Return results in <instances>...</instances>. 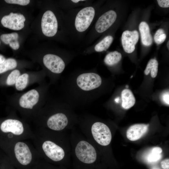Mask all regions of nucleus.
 <instances>
[{
    "instance_id": "f257e3e1",
    "label": "nucleus",
    "mask_w": 169,
    "mask_h": 169,
    "mask_svg": "<svg viewBox=\"0 0 169 169\" xmlns=\"http://www.w3.org/2000/svg\"><path fill=\"white\" fill-rule=\"evenodd\" d=\"M79 131L96 148L98 146L105 147L110 144L112 138L111 131L105 123L92 121L79 124Z\"/></svg>"
},
{
    "instance_id": "f03ea898",
    "label": "nucleus",
    "mask_w": 169,
    "mask_h": 169,
    "mask_svg": "<svg viewBox=\"0 0 169 169\" xmlns=\"http://www.w3.org/2000/svg\"><path fill=\"white\" fill-rule=\"evenodd\" d=\"M75 122V120H72L68 114L61 112L51 115L47 119L46 125L50 130L64 131L72 129Z\"/></svg>"
},
{
    "instance_id": "7ed1b4c3",
    "label": "nucleus",
    "mask_w": 169,
    "mask_h": 169,
    "mask_svg": "<svg viewBox=\"0 0 169 169\" xmlns=\"http://www.w3.org/2000/svg\"><path fill=\"white\" fill-rule=\"evenodd\" d=\"M94 8L88 7L81 9L75 18L74 25L76 30L82 32L86 30L92 22L95 15Z\"/></svg>"
},
{
    "instance_id": "20e7f679",
    "label": "nucleus",
    "mask_w": 169,
    "mask_h": 169,
    "mask_svg": "<svg viewBox=\"0 0 169 169\" xmlns=\"http://www.w3.org/2000/svg\"><path fill=\"white\" fill-rule=\"evenodd\" d=\"M102 83V79L98 74L92 72L79 75L76 79L78 87L84 91H90L99 87Z\"/></svg>"
},
{
    "instance_id": "39448f33",
    "label": "nucleus",
    "mask_w": 169,
    "mask_h": 169,
    "mask_svg": "<svg viewBox=\"0 0 169 169\" xmlns=\"http://www.w3.org/2000/svg\"><path fill=\"white\" fill-rule=\"evenodd\" d=\"M41 26L42 32L46 36L52 37L56 33L58 24L54 13L48 10L43 14L41 20Z\"/></svg>"
},
{
    "instance_id": "423d86ee",
    "label": "nucleus",
    "mask_w": 169,
    "mask_h": 169,
    "mask_svg": "<svg viewBox=\"0 0 169 169\" xmlns=\"http://www.w3.org/2000/svg\"><path fill=\"white\" fill-rule=\"evenodd\" d=\"M25 21L24 16L22 14L11 13L3 16L1 23L3 27L15 30H20L24 26Z\"/></svg>"
},
{
    "instance_id": "0eeeda50",
    "label": "nucleus",
    "mask_w": 169,
    "mask_h": 169,
    "mask_svg": "<svg viewBox=\"0 0 169 169\" xmlns=\"http://www.w3.org/2000/svg\"><path fill=\"white\" fill-rule=\"evenodd\" d=\"M43 62L45 67L52 72L56 74L61 73L65 67L63 60L56 55L48 54L43 57Z\"/></svg>"
},
{
    "instance_id": "6e6552de",
    "label": "nucleus",
    "mask_w": 169,
    "mask_h": 169,
    "mask_svg": "<svg viewBox=\"0 0 169 169\" xmlns=\"http://www.w3.org/2000/svg\"><path fill=\"white\" fill-rule=\"evenodd\" d=\"M15 157L20 163L23 165L29 164L32 160L31 152L28 146L25 143L18 142L14 146Z\"/></svg>"
},
{
    "instance_id": "1a4fd4ad",
    "label": "nucleus",
    "mask_w": 169,
    "mask_h": 169,
    "mask_svg": "<svg viewBox=\"0 0 169 169\" xmlns=\"http://www.w3.org/2000/svg\"><path fill=\"white\" fill-rule=\"evenodd\" d=\"M117 17L116 12L113 10L108 11L101 15L95 25V29L99 33H102L108 29L114 23Z\"/></svg>"
},
{
    "instance_id": "9d476101",
    "label": "nucleus",
    "mask_w": 169,
    "mask_h": 169,
    "mask_svg": "<svg viewBox=\"0 0 169 169\" xmlns=\"http://www.w3.org/2000/svg\"><path fill=\"white\" fill-rule=\"evenodd\" d=\"M139 33L136 30H125L122 33L121 42L125 51L128 53L133 52L139 39Z\"/></svg>"
},
{
    "instance_id": "9b49d317",
    "label": "nucleus",
    "mask_w": 169,
    "mask_h": 169,
    "mask_svg": "<svg viewBox=\"0 0 169 169\" xmlns=\"http://www.w3.org/2000/svg\"><path fill=\"white\" fill-rule=\"evenodd\" d=\"M0 129L3 133L11 132L16 135H20L24 131L22 123L18 120L12 119H7L3 121L0 125Z\"/></svg>"
},
{
    "instance_id": "f8f14e48",
    "label": "nucleus",
    "mask_w": 169,
    "mask_h": 169,
    "mask_svg": "<svg viewBox=\"0 0 169 169\" xmlns=\"http://www.w3.org/2000/svg\"><path fill=\"white\" fill-rule=\"evenodd\" d=\"M39 95L36 90H31L23 95L19 100V104L22 108L32 109L38 102Z\"/></svg>"
},
{
    "instance_id": "ddd939ff",
    "label": "nucleus",
    "mask_w": 169,
    "mask_h": 169,
    "mask_svg": "<svg viewBox=\"0 0 169 169\" xmlns=\"http://www.w3.org/2000/svg\"><path fill=\"white\" fill-rule=\"evenodd\" d=\"M149 125L136 124L131 126L126 132L127 137L131 141H135L141 137L147 131Z\"/></svg>"
},
{
    "instance_id": "4468645a",
    "label": "nucleus",
    "mask_w": 169,
    "mask_h": 169,
    "mask_svg": "<svg viewBox=\"0 0 169 169\" xmlns=\"http://www.w3.org/2000/svg\"><path fill=\"white\" fill-rule=\"evenodd\" d=\"M139 29L142 44L146 46L151 45L152 43V38L147 23L145 22H141L139 25Z\"/></svg>"
},
{
    "instance_id": "2eb2a0df",
    "label": "nucleus",
    "mask_w": 169,
    "mask_h": 169,
    "mask_svg": "<svg viewBox=\"0 0 169 169\" xmlns=\"http://www.w3.org/2000/svg\"><path fill=\"white\" fill-rule=\"evenodd\" d=\"M122 106L128 109L132 107L136 102L135 97L132 91L128 89H124L122 92Z\"/></svg>"
},
{
    "instance_id": "dca6fc26",
    "label": "nucleus",
    "mask_w": 169,
    "mask_h": 169,
    "mask_svg": "<svg viewBox=\"0 0 169 169\" xmlns=\"http://www.w3.org/2000/svg\"><path fill=\"white\" fill-rule=\"evenodd\" d=\"M122 55L117 51H114L108 54L105 56L104 61L109 66H113L117 64L121 59Z\"/></svg>"
},
{
    "instance_id": "f3484780",
    "label": "nucleus",
    "mask_w": 169,
    "mask_h": 169,
    "mask_svg": "<svg viewBox=\"0 0 169 169\" xmlns=\"http://www.w3.org/2000/svg\"><path fill=\"white\" fill-rule=\"evenodd\" d=\"M113 40L112 36H106L95 45L94 48L95 50L98 52L106 50L110 47Z\"/></svg>"
},
{
    "instance_id": "a211bd4d",
    "label": "nucleus",
    "mask_w": 169,
    "mask_h": 169,
    "mask_svg": "<svg viewBox=\"0 0 169 169\" xmlns=\"http://www.w3.org/2000/svg\"><path fill=\"white\" fill-rule=\"evenodd\" d=\"M158 62L155 59H151L148 63L144 71L145 75H147L150 71L151 77L152 78H155L158 73Z\"/></svg>"
},
{
    "instance_id": "6ab92c4d",
    "label": "nucleus",
    "mask_w": 169,
    "mask_h": 169,
    "mask_svg": "<svg viewBox=\"0 0 169 169\" xmlns=\"http://www.w3.org/2000/svg\"><path fill=\"white\" fill-rule=\"evenodd\" d=\"M17 66L16 60L12 58H9L0 64V74L15 68Z\"/></svg>"
},
{
    "instance_id": "aec40b11",
    "label": "nucleus",
    "mask_w": 169,
    "mask_h": 169,
    "mask_svg": "<svg viewBox=\"0 0 169 169\" xmlns=\"http://www.w3.org/2000/svg\"><path fill=\"white\" fill-rule=\"evenodd\" d=\"M28 81V75L24 73L20 75L16 83L15 87L18 90H22L26 87Z\"/></svg>"
},
{
    "instance_id": "412c9836",
    "label": "nucleus",
    "mask_w": 169,
    "mask_h": 169,
    "mask_svg": "<svg viewBox=\"0 0 169 169\" xmlns=\"http://www.w3.org/2000/svg\"><path fill=\"white\" fill-rule=\"evenodd\" d=\"M20 72L17 69L12 71L7 77L5 80L6 84L8 85H12L15 84L18 79L20 76Z\"/></svg>"
},
{
    "instance_id": "4be33fe9",
    "label": "nucleus",
    "mask_w": 169,
    "mask_h": 169,
    "mask_svg": "<svg viewBox=\"0 0 169 169\" xmlns=\"http://www.w3.org/2000/svg\"><path fill=\"white\" fill-rule=\"evenodd\" d=\"M18 35L16 33H13L8 34H3L0 36L2 41L5 44H9L18 41Z\"/></svg>"
},
{
    "instance_id": "5701e85b",
    "label": "nucleus",
    "mask_w": 169,
    "mask_h": 169,
    "mask_svg": "<svg viewBox=\"0 0 169 169\" xmlns=\"http://www.w3.org/2000/svg\"><path fill=\"white\" fill-rule=\"evenodd\" d=\"M166 35L164 31L162 29H158L155 33L154 36V39L156 44H161L165 40Z\"/></svg>"
},
{
    "instance_id": "b1692460",
    "label": "nucleus",
    "mask_w": 169,
    "mask_h": 169,
    "mask_svg": "<svg viewBox=\"0 0 169 169\" xmlns=\"http://www.w3.org/2000/svg\"><path fill=\"white\" fill-rule=\"evenodd\" d=\"M162 157L161 154H157L151 151L146 157L147 161L149 163H153L159 160Z\"/></svg>"
},
{
    "instance_id": "393cba45",
    "label": "nucleus",
    "mask_w": 169,
    "mask_h": 169,
    "mask_svg": "<svg viewBox=\"0 0 169 169\" xmlns=\"http://www.w3.org/2000/svg\"><path fill=\"white\" fill-rule=\"evenodd\" d=\"M7 3L10 4H18L21 5H26L30 3L29 0H5Z\"/></svg>"
},
{
    "instance_id": "a878e982",
    "label": "nucleus",
    "mask_w": 169,
    "mask_h": 169,
    "mask_svg": "<svg viewBox=\"0 0 169 169\" xmlns=\"http://www.w3.org/2000/svg\"><path fill=\"white\" fill-rule=\"evenodd\" d=\"M169 92L167 91L162 93L161 96V98L162 102L165 104L169 105Z\"/></svg>"
},
{
    "instance_id": "bb28decb",
    "label": "nucleus",
    "mask_w": 169,
    "mask_h": 169,
    "mask_svg": "<svg viewBox=\"0 0 169 169\" xmlns=\"http://www.w3.org/2000/svg\"><path fill=\"white\" fill-rule=\"evenodd\" d=\"M157 3L159 6L162 8H168L169 7V0H158Z\"/></svg>"
},
{
    "instance_id": "cd10ccee",
    "label": "nucleus",
    "mask_w": 169,
    "mask_h": 169,
    "mask_svg": "<svg viewBox=\"0 0 169 169\" xmlns=\"http://www.w3.org/2000/svg\"><path fill=\"white\" fill-rule=\"evenodd\" d=\"M161 165L163 169H169V159H166L161 162Z\"/></svg>"
},
{
    "instance_id": "c85d7f7f",
    "label": "nucleus",
    "mask_w": 169,
    "mask_h": 169,
    "mask_svg": "<svg viewBox=\"0 0 169 169\" xmlns=\"http://www.w3.org/2000/svg\"><path fill=\"white\" fill-rule=\"evenodd\" d=\"M10 46L13 49L17 50L19 47V43L18 41L11 43L9 44Z\"/></svg>"
},
{
    "instance_id": "c756f323",
    "label": "nucleus",
    "mask_w": 169,
    "mask_h": 169,
    "mask_svg": "<svg viewBox=\"0 0 169 169\" xmlns=\"http://www.w3.org/2000/svg\"><path fill=\"white\" fill-rule=\"evenodd\" d=\"M151 151L157 154H161L162 152V150L160 147H155L152 148Z\"/></svg>"
},
{
    "instance_id": "7c9ffc66",
    "label": "nucleus",
    "mask_w": 169,
    "mask_h": 169,
    "mask_svg": "<svg viewBox=\"0 0 169 169\" xmlns=\"http://www.w3.org/2000/svg\"><path fill=\"white\" fill-rule=\"evenodd\" d=\"M5 59H6L4 56L0 54V64L2 63Z\"/></svg>"
},
{
    "instance_id": "2f4dec72",
    "label": "nucleus",
    "mask_w": 169,
    "mask_h": 169,
    "mask_svg": "<svg viewBox=\"0 0 169 169\" xmlns=\"http://www.w3.org/2000/svg\"><path fill=\"white\" fill-rule=\"evenodd\" d=\"M120 99L119 97H117L115 99V101L116 103H119Z\"/></svg>"
},
{
    "instance_id": "473e14b6",
    "label": "nucleus",
    "mask_w": 169,
    "mask_h": 169,
    "mask_svg": "<svg viewBox=\"0 0 169 169\" xmlns=\"http://www.w3.org/2000/svg\"><path fill=\"white\" fill-rule=\"evenodd\" d=\"M151 169H161V168L159 167H158L157 166H153V167H152Z\"/></svg>"
},
{
    "instance_id": "72a5a7b5",
    "label": "nucleus",
    "mask_w": 169,
    "mask_h": 169,
    "mask_svg": "<svg viewBox=\"0 0 169 169\" xmlns=\"http://www.w3.org/2000/svg\"><path fill=\"white\" fill-rule=\"evenodd\" d=\"M82 1V0H72L71 1L72 2H74V3H78V2H79L80 1Z\"/></svg>"
},
{
    "instance_id": "f704fd0d",
    "label": "nucleus",
    "mask_w": 169,
    "mask_h": 169,
    "mask_svg": "<svg viewBox=\"0 0 169 169\" xmlns=\"http://www.w3.org/2000/svg\"><path fill=\"white\" fill-rule=\"evenodd\" d=\"M169 40L167 42V48L168 49V50H169Z\"/></svg>"
},
{
    "instance_id": "c9c22d12",
    "label": "nucleus",
    "mask_w": 169,
    "mask_h": 169,
    "mask_svg": "<svg viewBox=\"0 0 169 169\" xmlns=\"http://www.w3.org/2000/svg\"><path fill=\"white\" fill-rule=\"evenodd\" d=\"M126 88H128V85H126Z\"/></svg>"
},
{
    "instance_id": "e433bc0d",
    "label": "nucleus",
    "mask_w": 169,
    "mask_h": 169,
    "mask_svg": "<svg viewBox=\"0 0 169 169\" xmlns=\"http://www.w3.org/2000/svg\"><path fill=\"white\" fill-rule=\"evenodd\" d=\"M64 169H68L67 168H64Z\"/></svg>"
},
{
    "instance_id": "4c0bfd02",
    "label": "nucleus",
    "mask_w": 169,
    "mask_h": 169,
    "mask_svg": "<svg viewBox=\"0 0 169 169\" xmlns=\"http://www.w3.org/2000/svg\"><path fill=\"white\" fill-rule=\"evenodd\" d=\"M132 76H131V78H132Z\"/></svg>"
},
{
    "instance_id": "58836bf2",
    "label": "nucleus",
    "mask_w": 169,
    "mask_h": 169,
    "mask_svg": "<svg viewBox=\"0 0 169 169\" xmlns=\"http://www.w3.org/2000/svg\"></svg>"
}]
</instances>
